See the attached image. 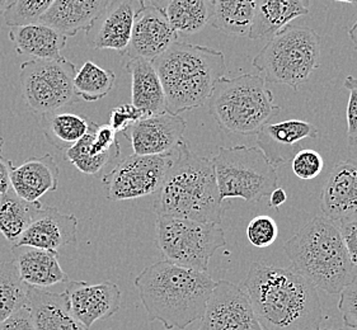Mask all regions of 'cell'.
<instances>
[{
    "instance_id": "37",
    "label": "cell",
    "mask_w": 357,
    "mask_h": 330,
    "mask_svg": "<svg viewBox=\"0 0 357 330\" xmlns=\"http://www.w3.org/2000/svg\"><path fill=\"white\" fill-rule=\"evenodd\" d=\"M144 117H146V116L144 115L143 112L140 109H137L135 106H132L131 103H122L120 106H116L111 109L108 125L116 132H123L131 127L132 125L143 120Z\"/></svg>"
},
{
    "instance_id": "11",
    "label": "cell",
    "mask_w": 357,
    "mask_h": 330,
    "mask_svg": "<svg viewBox=\"0 0 357 330\" xmlns=\"http://www.w3.org/2000/svg\"><path fill=\"white\" fill-rule=\"evenodd\" d=\"M176 152L157 157L132 154L122 159L102 180L108 200L126 201L157 194Z\"/></svg>"
},
{
    "instance_id": "35",
    "label": "cell",
    "mask_w": 357,
    "mask_h": 330,
    "mask_svg": "<svg viewBox=\"0 0 357 330\" xmlns=\"http://www.w3.org/2000/svg\"><path fill=\"white\" fill-rule=\"evenodd\" d=\"M279 235L278 223L271 216L259 215L250 220L247 226V237L256 248H267L275 243Z\"/></svg>"
},
{
    "instance_id": "16",
    "label": "cell",
    "mask_w": 357,
    "mask_h": 330,
    "mask_svg": "<svg viewBox=\"0 0 357 330\" xmlns=\"http://www.w3.org/2000/svg\"><path fill=\"white\" fill-rule=\"evenodd\" d=\"M65 294L73 315L88 329L96 322L114 316L121 305L120 288L111 281H103L97 285L70 281Z\"/></svg>"
},
{
    "instance_id": "18",
    "label": "cell",
    "mask_w": 357,
    "mask_h": 330,
    "mask_svg": "<svg viewBox=\"0 0 357 330\" xmlns=\"http://www.w3.org/2000/svg\"><path fill=\"white\" fill-rule=\"evenodd\" d=\"M318 129L303 120L270 123L257 132L258 149L275 168L293 160L301 149V141L317 139Z\"/></svg>"
},
{
    "instance_id": "9",
    "label": "cell",
    "mask_w": 357,
    "mask_h": 330,
    "mask_svg": "<svg viewBox=\"0 0 357 330\" xmlns=\"http://www.w3.org/2000/svg\"><path fill=\"white\" fill-rule=\"evenodd\" d=\"M158 248L168 262L199 272H207L210 259L227 245L220 225L186 219L157 216Z\"/></svg>"
},
{
    "instance_id": "26",
    "label": "cell",
    "mask_w": 357,
    "mask_h": 330,
    "mask_svg": "<svg viewBox=\"0 0 357 330\" xmlns=\"http://www.w3.org/2000/svg\"><path fill=\"white\" fill-rule=\"evenodd\" d=\"M310 9L307 0H259L256 1L250 40L275 36L296 18L307 15Z\"/></svg>"
},
{
    "instance_id": "46",
    "label": "cell",
    "mask_w": 357,
    "mask_h": 330,
    "mask_svg": "<svg viewBox=\"0 0 357 330\" xmlns=\"http://www.w3.org/2000/svg\"><path fill=\"white\" fill-rule=\"evenodd\" d=\"M3 145H4V141H3V135H1V131H0V151L3 149Z\"/></svg>"
},
{
    "instance_id": "44",
    "label": "cell",
    "mask_w": 357,
    "mask_h": 330,
    "mask_svg": "<svg viewBox=\"0 0 357 330\" xmlns=\"http://www.w3.org/2000/svg\"><path fill=\"white\" fill-rule=\"evenodd\" d=\"M349 37H350L351 42L354 45V47H355L357 52V18L356 22L354 23V26L349 29Z\"/></svg>"
},
{
    "instance_id": "30",
    "label": "cell",
    "mask_w": 357,
    "mask_h": 330,
    "mask_svg": "<svg viewBox=\"0 0 357 330\" xmlns=\"http://www.w3.org/2000/svg\"><path fill=\"white\" fill-rule=\"evenodd\" d=\"M40 202L29 203L20 198L12 188L7 194L0 196V233L9 243L15 244L27 230L37 210L41 208Z\"/></svg>"
},
{
    "instance_id": "45",
    "label": "cell",
    "mask_w": 357,
    "mask_h": 330,
    "mask_svg": "<svg viewBox=\"0 0 357 330\" xmlns=\"http://www.w3.org/2000/svg\"><path fill=\"white\" fill-rule=\"evenodd\" d=\"M9 4H10V0H0V15H4Z\"/></svg>"
},
{
    "instance_id": "1",
    "label": "cell",
    "mask_w": 357,
    "mask_h": 330,
    "mask_svg": "<svg viewBox=\"0 0 357 330\" xmlns=\"http://www.w3.org/2000/svg\"><path fill=\"white\" fill-rule=\"evenodd\" d=\"M264 330H321L317 288L294 269L253 263L241 283Z\"/></svg>"
},
{
    "instance_id": "6",
    "label": "cell",
    "mask_w": 357,
    "mask_h": 330,
    "mask_svg": "<svg viewBox=\"0 0 357 330\" xmlns=\"http://www.w3.org/2000/svg\"><path fill=\"white\" fill-rule=\"evenodd\" d=\"M208 113L219 127L236 135H253L280 115L271 89L258 74L222 78L207 101Z\"/></svg>"
},
{
    "instance_id": "24",
    "label": "cell",
    "mask_w": 357,
    "mask_h": 330,
    "mask_svg": "<svg viewBox=\"0 0 357 330\" xmlns=\"http://www.w3.org/2000/svg\"><path fill=\"white\" fill-rule=\"evenodd\" d=\"M27 306L36 330H91L73 315L68 296L29 288Z\"/></svg>"
},
{
    "instance_id": "25",
    "label": "cell",
    "mask_w": 357,
    "mask_h": 330,
    "mask_svg": "<svg viewBox=\"0 0 357 330\" xmlns=\"http://www.w3.org/2000/svg\"><path fill=\"white\" fill-rule=\"evenodd\" d=\"M126 69L131 75V104L146 117L167 112L165 91L153 63L130 58Z\"/></svg>"
},
{
    "instance_id": "42",
    "label": "cell",
    "mask_w": 357,
    "mask_h": 330,
    "mask_svg": "<svg viewBox=\"0 0 357 330\" xmlns=\"http://www.w3.org/2000/svg\"><path fill=\"white\" fill-rule=\"evenodd\" d=\"M13 168V162L0 155V196L7 194L8 189L10 188V174Z\"/></svg>"
},
{
    "instance_id": "43",
    "label": "cell",
    "mask_w": 357,
    "mask_h": 330,
    "mask_svg": "<svg viewBox=\"0 0 357 330\" xmlns=\"http://www.w3.org/2000/svg\"><path fill=\"white\" fill-rule=\"evenodd\" d=\"M286 201H287V194L281 187L275 188L268 196V206L275 210H279L282 205H285Z\"/></svg>"
},
{
    "instance_id": "15",
    "label": "cell",
    "mask_w": 357,
    "mask_h": 330,
    "mask_svg": "<svg viewBox=\"0 0 357 330\" xmlns=\"http://www.w3.org/2000/svg\"><path fill=\"white\" fill-rule=\"evenodd\" d=\"M177 41L178 35L172 29L165 9L154 3H145L136 15L125 55L130 58H144L153 63Z\"/></svg>"
},
{
    "instance_id": "7",
    "label": "cell",
    "mask_w": 357,
    "mask_h": 330,
    "mask_svg": "<svg viewBox=\"0 0 357 330\" xmlns=\"http://www.w3.org/2000/svg\"><path fill=\"white\" fill-rule=\"evenodd\" d=\"M321 40L307 26H286L270 38L252 65L264 75L266 83L284 84L298 91L321 61Z\"/></svg>"
},
{
    "instance_id": "22",
    "label": "cell",
    "mask_w": 357,
    "mask_h": 330,
    "mask_svg": "<svg viewBox=\"0 0 357 330\" xmlns=\"http://www.w3.org/2000/svg\"><path fill=\"white\" fill-rule=\"evenodd\" d=\"M59 166L50 154L33 157L15 166L10 174V188L23 201L35 203L43 194L56 191Z\"/></svg>"
},
{
    "instance_id": "33",
    "label": "cell",
    "mask_w": 357,
    "mask_h": 330,
    "mask_svg": "<svg viewBox=\"0 0 357 330\" xmlns=\"http://www.w3.org/2000/svg\"><path fill=\"white\" fill-rule=\"evenodd\" d=\"M27 291L15 263L0 262V324L27 305Z\"/></svg>"
},
{
    "instance_id": "5",
    "label": "cell",
    "mask_w": 357,
    "mask_h": 330,
    "mask_svg": "<svg viewBox=\"0 0 357 330\" xmlns=\"http://www.w3.org/2000/svg\"><path fill=\"white\" fill-rule=\"evenodd\" d=\"M284 251L291 269L327 294H341L357 278V267L351 262L338 226L324 216L307 221L286 242Z\"/></svg>"
},
{
    "instance_id": "34",
    "label": "cell",
    "mask_w": 357,
    "mask_h": 330,
    "mask_svg": "<svg viewBox=\"0 0 357 330\" xmlns=\"http://www.w3.org/2000/svg\"><path fill=\"white\" fill-rule=\"evenodd\" d=\"M52 0H15L4 12V19L10 29L37 24L50 8Z\"/></svg>"
},
{
    "instance_id": "3",
    "label": "cell",
    "mask_w": 357,
    "mask_h": 330,
    "mask_svg": "<svg viewBox=\"0 0 357 330\" xmlns=\"http://www.w3.org/2000/svg\"><path fill=\"white\" fill-rule=\"evenodd\" d=\"M153 208L157 216L220 225L224 210L211 159L196 154L182 141Z\"/></svg>"
},
{
    "instance_id": "10",
    "label": "cell",
    "mask_w": 357,
    "mask_h": 330,
    "mask_svg": "<svg viewBox=\"0 0 357 330\" xmlns=\"http://www.w3.org/2000/svg\"><path fill=\"white\" fill-rule=\"evenodd\" d=\"M75 65L65 58L57 60L31 58L21 65L22 97L29 109L37 115L55 113L75 101Z\"/></svg>"
},
{
    "instance_id": "14",
    "label": "cell",
    "mask_w": 357,
    "mask_h": 330,
    "mask_svg": "<svg viewBox=\"0 0 357 330\" xmlns=\"http://www.w3.org/2000/svg\"><path fill=\"white\" fill-rule=\"evenodd\" d=\"M144 4V0H109L107 8L86 32L89 47L114 50L123 56L129 46L136 15Z\"/></svg>"
},
{
    "instance_id": "2",
    "label": "cell",
    "mask_w": 357,
    "mask_h": 330,
    "mask_svg": "<svg viewBox=\"0 0 357 330\" xmlns=\"http://www.w3.org/2000/svg\"><path fill=\"white\" fill-rule=\"evenodd\" d=\"M215 282L207 272H199L160 260L135 278L148 320L163 324L167 330L186 329L201 320Z\"/></svg>"
},
{
    "instance_id": "12",
    "label": "cell",
    "mask_w": 357,
    "mask_h": 330,
    "mask_svg": "<svg viewBox=\"0 0 357 330\" xmlns=\"http://www.w3.org/2000/svg\"><path fill=\"white\" fill-rule=\"evenodd\" d=\"M199 330H264L241 285L218 281L207 301Z\"/></svg>"
},
{
    "instance_id": "32",
    "label": "cell",
    "mask_w": 357,
    "mask_h": 330,
    "mask_svg": "<svg viewBox=\"0 0 357 330\" xmlns=\"http://www.w3.org/2000/svg\"><path fill=\"white\" fill-rule=\"evenodd\" d=\"M116 86L112 70L103 69L88 60L74 77V93L86 102L100 101Z\"/></svg>"
},
{
    "instance_id": "17",
    "label": "cell",
    "mask_w": 357,
    "mask_h": 330,
    "mask_svg": "<svg viewBox=\"0 0 357 330\" xmlns=\"http://www.w3.org/2000/svg\"><path fill=\"white\" fill-rule=\"evenodd\" d=\"M79 220L73 214H61L57 208H38L27 230L13 246H33L43 251H59L77 243Z\"/></svg>"
},
{
    "instance_id": "8",
    "label": "cell",
    "mask_w": 357,
    "mask_h": 330,
    "mask_svg": "<svg viewBox=\"0 0 357 330\" xmlns=\"http://www.w3.org/2000/svg\"><path fill=\"white\" fill-rule=\"evenodd\" d=\"M211 162L222 202L242 198L257 203L279 184L276 168L255 146H222Z\"/></svg>"
},
{
    "instance_id": "38",
    "label": "cell",
    "mask_w": 357,
    "mask_h": 330,
    "mask_svg": "<svg viewBox=\"0 0 357 330\" xmlns=\"http://www.w3.org/2000/svg\"><path fill=\"white\" fill-rule=\"evenodd\" d=\"M338 309L341 311L343 323L350 329L357 330V278L340 294Z\"/></svg>"
},
{
    "instance_id": "39",
    "label": "cell",
    "mask_w": 357,
    "mask_h": 330,
    "mask_svg": "<svg viewBox=\"0 0 357 330\" xmlns=\"http://www.w3.org/2000/svg\"><path fill=\"white\" fill-rule=\"evenodd\" d=\"M343 86L349 91V103H347V141L350 146H357V79L349 75Z\"/></svg>"
},
{
    "instance_id": "23",
    "label": "cell",
    "mask_w": 357,
    "mask_h": 330,
    "mask_svg": "<svg viewBox=\"0 0 357 330\" xmlns=\"http://www.w3.org/2000/svg\"><path fill=\"white\" fill-rule=\"evenodd\" d=\"M108 3L109 0H52L40 23L66 38L74 37L80 31L91 29Z\"/></svg>"
},
{
    "instance_id": "21",
    "label": "cell",
    "mask_w": 357,
    "mask_h": 330,
    "mask_svg": "<svg viewBox=\"0 0 357 330\" xmlns=\"http://www.w3.org/2000/svg\"><path fill=\"white\" fill-rule=\"evenodd\" d=\"M15 268L22 282L29 288H51L68 282V274L60 266L56 251L33 246H12Z\"/></svg>"
},
{
    "instance_id": "28",
    "label": "cell",
    "mask_w": 357,
    "mask_h": 330,
    "mask_svg": "<svg viewBox=\"0 0 357 330\" xmlns=\"http://www.w3.org/2000/svg\"><path fill=\"white\" fill-rule=\"evenodd\" d=\"M210 24L230 37L250 36L256 1L250 0H214Z\"/></svg>"
},
{
    "instance_id": "27",
    "label": "cell",
    "mask_w": 357,
    "mask_h": 330,
    "mask_svg": "<svg viewBox=\"0 0 357 330\" xmlns=\"http://www.w3.org/2000/svg\"><path fill=\"white\" fill-rule=\"evenodd\" d=\"M8 37L20 55L37 60L61 58V50L66 46V37L43 23L10 29Z\"/></svg>"
},
{
    "instance_id": "20",
    "label": "cell",
    "mask_w": 357,
    "mask_h": 330,
    "mask_svg": "<svg viewBox=\"0 0 357 330\" xmlns=\"http://www.w3.org/2000/svg\"><path fill=\"white\" fill-rule=\"evenodd\" d=\"M321 210L333 223L357 214V160H342L329 173L321 194Z\"/></svg>"
},
{
    "instance_id": "31",
    "label": "cell",
    "mask_w": 357,
    "mask_h": 330,
    "mask_svg": "<svg viewBox=\"0 0 357 330\" xmlns=\"http://www.w3.org/2000/svg\"><path fill=\"white\" fill-rule=\"evenodd\" d=\"M165 12L178 36H191L199 33L210 22L213 4L205 0H171Z\"/></svg>"
},
{
    "instance_id": "36",
    "label": "cell",
    "mask_w": 357,
    "mask_h": 330,
    "mask_svg": "<svg viewBox=\"0 0 357 330\" xmlns=\"http://www.w3.org/2000/svg\"><path fill=\"white\" fill-rule=\"evenodd\" d=\"M291 169L301 180H315L324 169V159L313 149H301L291 160Z\"/></svg>"
},
{
    "instance_id": "4",
    "label": "cell",
    "mask_w": 357,
    "mask_h": 330,
    "mask_svg": "<svg viewBox=\"0 0 357 330\" xmlns=\"http://www.w3.org/2000/svg\"><path fill=\"white\" fill-rule=\"evenodd\" d=\"M162 81L167 112L179 115L206 104L214 86L227 75L222 51L192 43H173L153 61Z\"/></svg>"
},
{
    "instance_id": "40",
    "label": "cell",
    "mask_w": 357,
    "mask_h": 330,
    "mask_svg": "<svg viewBox=\"0 0 357 330\" xmlns=\"http://www.w3.org/2000/svg\"><path fill=\"white\" fill-rule=\"evenodd\" d=\"M338 230L350 256L351 262L354 266L357 267V214L341 220Z\"/></svg>"
},
{
    "instance_id": "29",
    "label": "cell",
    "mask_w": 357,
    "mask_h": 330,
    "mask_svg": "<svg viewBox=\"0 0 357 330\" xmlns=\"http://www.w3.org/2000/svg\"><path fill=\"white\" fill-rule=\"evenodd\" d=\"M41 129L49 144L57 150L66 151L86 136L91 120L69 112H55L41 117Z\"/></svg>"
},
{
    "instance_id": "13",
    "label": "cell",
    "mask_w": 357,
    "mask_h": 330,
    "mask_svg": "<svg viewBox=\"0 0 357 330\" xmlns=\"http://www.w3.org/2000/svg\"><path fill=\"white\" fill-rule=\"evenodd\" d=\"M186 129V121L181 116L163 112L144 117L122 135L129 140L135 155L157 157L177 150Z\"/></svg>"
},
{
    "instance_id": "19",
    "label": "cell",
    "mask_w": 357,
    "mask_h": 330,
    "mask_svg": "<svg viewBox=\"0 0 357 330\" xmlns=\"http://www.w3.org/2000/svg\"><path fill=\"white\" fill-rule=\"evenodd\" d=\"M117 132L108 123L97 125L91 121L86 136L65 151V159L84 174H97L120 155L121 146Z\"/></svg>"
},
{
    "instance_id": "47",
    "label": "cell",
    "mask_w": 357,
    "mask_h": 330,
    "mask_svg": "<svg viewBox=\"0 0 357 330\" xmlns=\"http://www.w3.org/2000/svg\"><path fill=\"white\" fill-rule=\"evenodd\" d=\"M324 330H336V329H324Z\"/></svg>"
},
{
    "instance_id": "41",
    "label": "cell",
    "mask_w": 357,
    "mask_h": 330,
    "mask_svg": "<svg viewBox=\"0 0 357 330\" xmlns=\"http://www.w3.org/2000/svg\"><path fill=\"white\" fill-rule=\"evenodd\" d=\"M0 330H36L29 306L17 310L6 322L0 324Z\"/></svg>"
}]
</instances>
